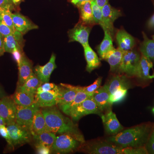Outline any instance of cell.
Returning a JSON list of instances; mask_svg holds the SVG:
<instances>
[{
  "label": "cell",
  "instance_id": "4",
  "mask_svg": "<svg viewBox=\"0 0 154 154\" xmlns=\"http://www.w3.org/2000/svg\"><path fill=\"white\" fill-rule=\"evenodd\" d=\"M82 143L74 137L67 134H61L57 137L51 151L57 153H66L73 151Z\"/></svg>",
  "mask_w": 154,
  "mask_h": 154
},
{
  "label": "cell",
  "instance_id": "40",
  "mask_svg": "<svg viewBox=\"0 0 154 154\" xmlns=\"http://www.w3.org/2000/svg\"><path fill=\"white\" fill-rule=\"evenodd\" d=\"M0 135L2 136L6 140L9 145L12 147H14L6 125H3V126L0 127Z\"/></svg>",
  "mask_w": 154,
  "mask_h": 154
},
{
  "label": "cell",
  "instance_id": "46",
  "mask_svg": "<svg viewBox=\"0 0 154 154\" xmlns=\"http://www.w3.org/2000/svg\"><path fill=\"white\" fill-rule=\"evenodd\" d=\"M148 26L150 28H154V14L152 17L150 19L148 22Z\"/></svg>",
  "mask_w": 154,
  "mask_h": 154
},
{
  "label": "cell",
  "instance_id": "51",
  "mask_svg": "<svg viewBox=\"0 0 154 154\" xmlns=\"http://www.w3.org/2000/svg\"><path fill=\"white\" fill-rule=\"evenodd\" d=\"M2 17H1V13H0V21H2Z\"/></svg>",
  "mask_w": 154,
  "mask_h": 154
},
{
  "label": "cell",
  "instance_id": "44",
  "mask_svg": "<svg viewBox=\"0 0 154 154\" xmlns=\"http://www.w3.org/2000/svg\"><path fill=\"white\" fill-rule=\"evenodd\" d=\"M5 52L4 47V36L0 33V56L3 55Z\"/></svg>",
  "mask_w": 154,
  "mask_h": 154
},
{
  "label": "cell",
  "instance_id": "33",
  "mask_svg": "<svg viewBox=\"0 0 154 154\" xmlns=\"http://www.w3.org/2000/svg\"><path fill=\"white\" fill-rule=\"evenodd\" d=\"M90 2L95 23L96 24H99L102 28L103 27V22L102 8L98 6L95 0H91Z\"/></svg>",
  "mask_w": 154,
  "mask_h": 154
},
{
  "label": "cell",
  "instance_id": "39",
  "mask_svg": "<svg viewBox=\"0 0 154 154\" xmlns=\"http://www.w3.org/2000/svg\"><path fill=\"white\" fill-rule=\"evenodd\" d=\"M0 33L4 37L14 34V32L11 28L5 24L2 20L0 21Z\"/></svg>",
  "mask_w": 154,
  "mask_h": 154
},
{
  "label": "cell",
  "instance_id": "37",
  "mask_svg": "<svg viewBox=\"0 0 154 154\" xmlns=\"http://www.w3.org/2000/svg\"><path fill=\"white\" fill-rule=\"evenodd\" d=\"M60 87L56 85L54 83L46 82L42 83L38 87L36 93H41L42 92H54L59 93Z\"/></svg>",
  "mask_w": 154,
  "mask_h": 154
},
{
  "label": "cell",
  "instance_id": "42",
  "mask_svg": "<svg viewBox=\"0 0 154 154\" xmlns=\"http://www.w3.org/2000/svg\"><path fill=\"white\" fill-rule=\"evenodd\" d=\"M36 149L37 154H48L51 152L50 149L40 143L36 144Z\"/></svg>",
  "mask_w": 154,
  "mask_h": 154
},
{
  "label": "cell",
  "instance_id": "24",
  "mask_svg": "<svg viewBox=\"0 0 154 154\" xmlns=\"http://www.w3.org/2000/svg\"><path fill=\"white\" fill-rule=\"evenodd\" d=\"M76 6L79 10L81 22L90 26L96 24L90 2H84L79 4Z\"/></svg>",
  "mask_w": 154,
  "mask_h": 154
},
{
  "label": "cell",
  "instance_id": "50",
  "mask_svg": "<svg viewBox=\"0 0 154 154\" xmlns=\"http://www.w3.org/2000/svg\"><path fill=\"white\" fill-rule=\"evenodd\" d=\"M4 97H5L4 92H3L2 90V88L0 87V98H3Z\"/></svg>",
  "mask_w": 154,
  "mask_h": 154
},
{
  "label": "cell",
  "instance_id": "53",
  "mask_svg": "<svg viewBox=\"0 0 154 154\" xmlns=\"http://www.w3.org/2000/svg\"><path fill=\"white\" fill-rule=\"evenodd\" d=\"M152 38H153V40L154 41V35H153V36H152Z\"/></svg>",
  "mask_w": 154,
  "mask_h": 154
},
{
  "label": "cell",
  "instance_id": "16",
  "mask_svg": "<svg viewBox=\"0 0 154 154\" xmlns=\"http://www.w3.org/2000/svg\"><path fill=\"white\" fill-rule=\"evenodd\" d=\"M13 23L15 29L21 32L23 35L29 30L37 29L38 26L30 22L29 19L19 13L11 14Z\"/></svg>",
  "mask_w": 154,
  "mask_h": 154
},
{
  "label": "cell",
  "instance_id": "41",
  "mask_svg": "<svg viewBox=\"0 0 154 154\" xmlns=\"http://www.w3.org/2000/svg\"><path fill=\"white\" fill-rule=\"evenodd\" d=\"M146 148L149 154H154V127L151 134L147 142Z\"/></svg>",
  "mask_w": 154,
  "mask_h": 154
},
{
  "label": "cell",
  "instance_id": "5",
  "mask_svg": "<svg viewBox=\"0 0 154 154\" xmlns=\"http://www.w3.org/2000/svg\"><path fill=\"white\" fill-rule=\"evenodd\" d=\"M140 57L137 52L132 50L124 52L118 71L129 76H136Z\"/></svg>",
  "mask_w": 154,
  "mask_h": 154
},
{
  "label": "cell",
  "instance_id": "30",
  "mask_svg": "<svg viewBox=\"0 0 154 154\" xmlns=\"http://www.w3.org/2000/svg\"><path fill=\"white\" fill-rule=\"evenodd\" d=\"M33 136V139L37 141V143L41 144L50 149L52 146L57 137L55 134L51 131H46Z\"/></svg>",
  "mask_w": 154,
  "mask_h": 154
},
{
  "label": "cell",
  "instance_id": "19",
  "mask_svg": "<svg viewBox=\"0 0 154 154\" xmlns=\"http://www.w3.org/2000/svg\"><path fill=\"white\" fill-rule=\"evenodd\" d=\"M13 98L16 105L29 106L34 103L35 95L25 91L21 86L18 85Z\"/></svg>",
  "mask_w": 154,
  "mask_h": 154
},
{
  "label": "cell",
  "instance_id": "48",
  "mask_svg": "<svg viewBox=\"0 0 154 154\" xmlns=\"http://www.w3.org/2000/svg\"><path fill=\"white\" fill-rule=\"evenodd\" d=\"M3 125H6V122L0 116V127L3 126Z\"/></svg>",
  "mask_w": 154,
  "mask_h": 154
},
{
  "label": "cell",
  "instance_id": "15",
  "mask_svg": "<svg viewBox=\"0 0 154 154\" xmlns=\"http://www.w3.org/2000/svg\"><path fill=\"white\" fill-rule=\"evenodd\" d=\"M59 92L57 105L62 106L68 104L75 99L78 92V86H74L67 84H61Z\"/></svg>",
  "mask_w": 154,
  "mask_h": 154
},
{
  "label": "cell",
  "instance_id": "7",
  "mask_svg": "<svg viewBox=\"0 0 154 154\" xmlns=\"http://www.w3.org/2000/svg\"><path fill=\"white\" fill-rule=\"evenodd\" d=\"M90 114H96L102 116L103 114L99 110L96 102L92 96L89 97L78 105L70 113L74 120L76 121L85 116Z\"/></svg>",
  "mask_w": 154,
  "mask_h": 154
},
{
  "label": "cell",
  "instance_id": "49",
  "mask_svg": "<svg viewBox=\"0 0 154 154\" xmlns=\"http://www.w3.org/2000/svg\"><path fill=\"white\" fill-rule=\"evenodd\" d=\"M13 2H14L15 6L18 5L21 2V0H13Z\"/></svg>",
  "mask_w": 154,
  "mask_h": 154
},
{
  "label": "cell",
  "instance_id": "43",
  "mask_svg": "<svg viewBox=\"0 0 154 154\" xmlns=\"http://www.w3.org/2000/svg\"><path fill=\"white\" fill-rule=\"evenodd\" d=\"M13 57L15 60L17 62L18 66L19 65L22 60V55L21 51L16 50L12 53Z\"/></svg>",
  "mask_w": 154,
  "mask_h": 154
},
{
  "label": "cell",
  "instance_id": "12",
  "mask_svg": "<svg viewBox=\"0 0 154 154\" xmlns=\"http://www.w3.org/2000/svg\"><path fill=\"white\" fill-rule=\"evenodd\" d=\"M106 132L108 134L114 135L123 130V127L119 122L116 115L111 109L107 111L105 114L101 116Z\"/></svg>",
  "mask_w": 154,
  "mask_h": 154
},
{
  "label": "cell",
  "instance_id": "13",
  "mask_svg": "<svg viewBox=\"0 0 154 154\" xmlns=\"http://www.w3.org/2000/svg\"><path fill=\"white\" fill-rule=\"evenodd\" d=\"M56 56L52 54L48 63L45 65L36 66L34 68V73L42 83L49 82L51 75L57 67Z\"/></svg>",
  "mask_w": 154,
  "mask_h": 154
},
{
  "label": "cell",
  "instance_id": "35",
  "mask_svg": "<svg viewBox=\"0 0 154 154\" xmlns=\"http://www.w3.org/2000/svg\"><path fill=\"white\" fill-rule=\"evenodd\" d=\"M102 77H99L97 78L95 81V82L92 85L85 87H79V88L82 91L85 92L91 96H93L96 92V90H98L100 88L102 83Z\"/></svg>",
  "mask_w": 154,
  "mask_h": 154
},
{
  "label": "cell",
  "instance_id": "22",
  "mask_svg": "<svg viewBox=\"0 0 154 154\" xmlns=\"http://www.w3.org/2000/svg\"><path fill=\"white\" fill-rule=\"evenodd\" d=\"M109 94H113L118 88H124L128 89L130 87L129 81L124 75H116L111 77L109 82L105 85Z\"/></svg>",
  "mask_w": 154,
  "mask_h": 154
},
{
  "label": "cell",
  "instance_id": "23",
  "mask_svg": "<svg viewBox=\"0 0 154 154\" xmlns=\"http://www.w3.org/2000/svg\"><path fill=\"white\" fill-rule=\"evenodd\" d=\"M152 67V61L142 55L138 66L136 77L144 80L154 79V75L150 74V71Z\"/></svg>",
  "mask_w": 154,
  "mask_h": 154
},
{
  "label": "cell",
  "instance_id": "1",
  "mask_svg": "<svg viewBox=\"0 0 154 154\" xmlns=\"http://www.w3.org/2000/svg\"><path fill=\"white\" fill-rule=\"evenodd\" d=\"M45 122L51 132L54 134H67L74 137L82 143H85L82 135L75 125L65 117L56 107L45 108L42 110Z\"/></svg>",
  "mask_w": 154,
  "mask_h": 154
},
{
  "label": "cell",
  "instance_id": "25",
  "mask_svg": "<svg viewBox=\"0 0 154 154\" xmlns=\"http://www.w3.org/2000/svg\"><path fill=\"white\" fill-rule=\"evenodd\" d=\"M83 48L87 63L86 70L89 72H91L100 66L101 62L96 52L92 49L89 44Z\"/></svg>",
  "mask_w": 154,
  "mask_h": 154
},
{
  "label": "cell",
  "instance_id": "8",
  "mask_svg": "<svg viewBox=\"0 0 154 154\" xmlns=\"http://www.w3.org/2000/svg\"><path fill=\"white\" fill-rule=\"evenodd\" d=\"M6 126L14 146L30 141L32 136L30 131L25 129L16 122L8 123Z\"/></svg>",
  "mask_w": 154,
  "mask_h": 154
},
{
  "label": "cell",
  "instance_id": "2",
  "mask_svg": "<svg viewBox=\"0 0 154 154\" xmlns=\"http://www.w3.org/2000/svg\"><path fill=\"white\" fill-rule=\"evenodd\" d=\"M150 130L147 125H137L120 131L106 140L123 148L143 146L148 140Z\"/></svg>",
  "mask_w": 154,
  "mask_h": 154
},
{
  "label": "cell",
  "instance_id": "9",
  "mask_svg": "<svg viewBox=\"0 0 154 154\" xmlns=\"http://www.w3.org/2000/svg\"><path fill=\"white\" fill-rule=\"evenodd\" d=\"M102 10L103 22L102 29L107 30L113 38L114 35L113 23L122 16L121 11L113 8L108 3L102 7Z\"/></svg>",
  "mask_w": 154,
  "mask_h": 154
},
{
  "label": "cell",
  "instance_id": "27",
  "mask_svg": "<svg viewBox=\"0 0 154 154\" xmlns=\"http://www.w3.org/2000/svg\"><path fill=\"white\" fill-rule=\"evenodd\" d=\"M78 89L79 90L76 95L72 101L66 105L59 106L61 110L66 115H69L72 110L75 108L78 105H79L80 103H82L89 97H91L89 94L81 90L79 86H78Z\"/></svg>",
  "mask_w": 154,
  "mask_h": 154
},
{
  "label": "cell",
  "instance_id": "29",
  "mask_svg": "<svg viewBox=\"0 0 154 154\" xmlns=\"http://www.w3.org/2000/svg\"><path fill=\"white\" fill-rule=\"evenodd\" d=\"M143 41L140 44V49L142 55L150 60H154V41L148 38L145 33L143 32Z\"/></svg>",
  "mask_w": 154,
  "mask_h": 154
},
{
  "label": "cell",
  "instance_id": "26",
  "mask_svg": "<svg viewBox=\"0 0 154 154\" xmlns=\"http://www.w3.org/2000/svg\"><path fill=\"white\" fill-rule=\"evenodd\" d=\"M124 53V51L119 49L118 48L117 49L114 48L105 58L104 60H106L110 65V71H118Z\"/></svg>",
  "mask_w": 154,
  "mask_h": 154
},
{
  "label": "cell",
  "instance_id": "34",
  "mask_svg": "<svg viewBox=\"0 0 154 154\" xmlns=\"http://www.w3.org/2000/svg\"><path fill=\"white\" fill-rule=\"evenodd\" d=\"M128 90L124 88H119L113 94H110L109 99L110 105H112L114 103L122 101L127 94Z\"/></svg>",
  "mask_w": 154,
  "mask_h": 154
},
{
  "label": "cell",
  "instance_id": "32",
  "mask_svg": "<svg viewBox=\"0 0 154 154\" xmlns=\"http://www.w3.org/2000/svg\"><path fill=\"white\" fill-rule=\"evenodd\" d=\"M4 47L5 52L12 53L16 50L22 51V48L14 34L4 37Z\"/></svg>",
  "mask_w": 154,
  "mask_h": 154
},
{
  "label": "cell",
  "instance_id": "10",
  "mask_svg": "<svg viewBox=\"0 0 154 154\" xmlns=\"http://www.w3.org/2000/svg\"><path fill=\"white\" fill-rule=\"evenodd\" d=\"M92 27L81 22L77 24L74 28L69 30V42H78L85 47L89 44L88 39Z\"/></svg>",
  "mask_w": 154,
  "mask_h": 154
},
{
  "label": "cell",
  "instance_id": "36",
  "mask_svg": "<svg viewBox=\"0 0 154 154\" xmlns=\"http://www.w3.org/2000/svg\"><path fill=\"white\" fill-rule=\"evenodd\" d=\"M0 13H1L2 20L5 23L6 25H8L11 28V30L14 32V34L17 30H16L14 27L13 19L11 17L12 11L10 10H5Z\"/></svg>",
  "mask_w": 154,
  "mask_h": 154
},
{
  "label": "cell",
  "instance_id": "47",
  "mask_svg": "<svg viewBox=\"0 0 154 154\" xmlns=\"http://www.w3.org/2000/svg\"><path fill=\"white\" fill-rule=\"evenodd\" d=\"M91 0H70L71 2L75 5H77L80 3L84 2H90Z\"/></svg>",
  "mask_w": 154,
  "mask_h": 154
},
{
  "label": "cell",
  "instance_id": "21",
  "mask_svg": "<svg viewBox=\"0 0 154 154\" xmlns=\"http://www.w3.org/2000/svg\"><path fill=\"white\" fill-rule=\"evenodd\" d=\"M18 67L19 73L18 85L22 86L33 72L32 64L31 62L23 54Z\"/></svg>",
  "mask_w": 154,
  "mask_h": 154
},
{
  "label": "cell",
  "instance_id": "20",
  "mask_svg": "<svg viewBox=\"0 0 154 154\" xmlns=\"http://www.w3.org/2000/svg\"><path fill=\"white\" fill-rule=\"evenodd\" d=\"M46 131H50L48 127L44 116L40 109L37 110L33 117L31 133L32 136L38 135Z\"/></svg>",
  "mask_w": 154,
  "mask_h": 154
},
{
  "label": "cell",
  "instance_id": "6",
  "mask_svg": "<svg viewBox=\"0 0 154 154\" xmlns=\"http://www.w3.org/2000/svg\"><path fill=\"white\" fill-rule=\"evenodd\" d=\"M39 109V107L34 103L29 106L17 105L16 122L31 132L34 114Z\"/></svg>",
  "mask_w": 154,
  "mask_h": 154
},
{
  "label": "cell",
  "instance_id": "45",
  "mask_svg": "<svg viewBox=\"0 0 154 154\" xmlns=\"http://www.w3.org/2000/svg\"><path fill=\"white\" fill-rule=\"evenodd\" d=\"M95 1L98 6L100 8H102L103 6L108 3L109 0H95Z\"/></svg>",
  "mask_w": 154,
  "mask_h": 154
},
{
  "label": "cell",
  "instance_id": "54",
  "mask_svg": "<svg viewBox=\"0 0 154 154\" xmlns=\"http://www.w3.org/2000/svg\"><path fill=\"white\" fill-rule=\"evenodd\" d=\"M0 102H1V100H0Z\"/></svg>",
  "mask_w": 154,
  "mask_h": 154
},
{
  "label": "cell",
  "instance_id": "52",
  "mask_svg": "<svg viewBox=\"0 0 154 154\" xmlns=\"http://www.w3.org/2000/svg\"><path fill=\"white\" fill-rule=\"evenodd\" d=\"M152 111L153 113H154V107L152 109Z\"/></svg>",
  "mask_w": 154,
  "mask_h": 154
},
{
  "label": "cell",
  "instance_id": "11",
  "mask_svg": "<svg viewBox=\"0 0 154 154\" xmlns=\"http://www.w3.org/2000/svg\"><path fill=\"white\" fill-rule=\"evenodd\" d=\"M17 105L13 98L9 96L3 97L0 102V116L6 125L16 122Z\"/></svg>",
  "mask_w": 154,
  "mask_h": 154
},
{
  "label": "cell",
  "instance_id": "17",
  "mask_svg": "<svg viewBox=\"0 0 154 154\" xmlns=\"http://www.w3.org/2000/svg\"><path fill=\"white\" fill-rule=\"evenodd\" d=\"M110 95L108 90L104 85L100 87L92 96L102 112L110 109L111 105L109 101Z\"/></svg>",
  "mask_w": 154,
  "mask_h": 154
},
{
  "label": "cell",
  "instance_id": "38",
  "mask_svg": "<svg viewBox=\"0 0 154 154\" xmlns=\"http://www.w3.org/2000/svg\"><path fill=\"white\" fill-rule=\"evenodd\" d=\"M15 6L13 0H0V13L5 10L12 11Z\"/></svg>",
  "mask_w": 154,
  "mask_h": 154
},
{
  "label": "cell",
  "instance_id": "18",
  "mask_svg": "<svg viewBox=\"0 0 154 154\" xmlns=\"http://www.w3.org/2000/svg\"><path fill=\"white\" fill-rule=\"evenodd\" d=\"M116 40L118 48L124 52L131 50L135 44L134 38L123 29L117 32Z\"/></svg>",
  "mask_w": 154,
  "mask_h": 154
},
{
  "label": "cell",
  "instance_id": "14",
  "mask_svg": "<svg viewBox=\"0 0 154 154\" xmlns=\"http://www.w3.org/2000/svg\"><path fill=\"white\" fill-rule=\"evenodd\" d=\"M59 93L42 92L36 93L34 103L40 107H52L57 105Z\"/></svg>",
  "mask_w": 154,
  "mask_h": 154
},
{
  "label": "cell",
  "instance_id": "28",
  "mask_svg": "<svg viewBox=\"0 0 154 154\" xmlns=\"http://www.w3.org/2000/svg\"><path fill=\"white\" fill-rule=\"evenodd\" d=\"M105 36L101 43L97 48V51L101 59L105 60L107 54L114 49L113 38L107 30H104Z\"/></svg>",
  "mask_w": 154,
  "mask_h": 154
},
{
  "label": "cell",
  "instance_id": "31",
  "mask_svg": "<svg viewBox=\"0 0 154 154\" xmlns=\"http://www.w3.org/2000/svg\"><path fill=\"white\" fill-rule=\"evenodd\" d=\"M42 84V83L36 76L35 74L33 72L28 79L25 81L23 85L21 86L25 91L35 95L38 87Z\"/></svg>",
  "mask_w": 154,
  "mask_h": 154
},
{
  "label": "cell",
  "instance_id": "3",
  "mask_svg": "<svg viewBox=\"0 0 154 154\" xmlns=\"http://www.w3.org/2000/svg\"><path fill=\"white\" fill-rule=\"evenodd\" d=\"M82 150L91 154H131V148H123L107 140H93L83 146Z\"/></svg>",
  "mask_w": 154,
  "mask_h": 154
}]
</instances>
